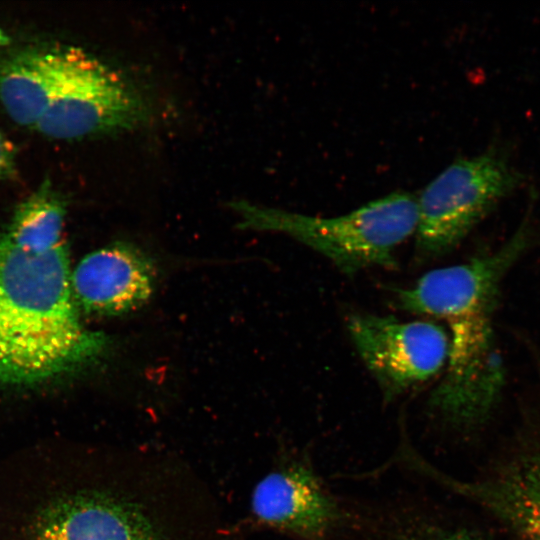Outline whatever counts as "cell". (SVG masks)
I'll return each instance as SVG.
<instances>
[{"label":"cell","mask_w":540,"mask_h":540,"mask_svg":"<svg viewBox=\"0 0 540 540\" xmlns=\"http://www.w3.org/2000/svg\"><path fill=\"white\" fill-rule=\"evenodd\" d=\"M37 464L0 540H232L206 487L167 457L81 449Z\"/></svg>","instance_id":"1"},{"label":"cell","mask_w":540,"mask_h":540,"mask_svg":"<svg viewBox=\"0 0 540 540\" xmlns=\"http://www.w3.org/2000/svg\"><path fill=\"white\" fill-rule=\"evenodd\" d=\"M64 235L0 233V383L27 386L96 363L107 337L75 301Z\"/></svg>","instance_id":"2"},{"label":"cell","mask_w":540,"mask_h":540,"mask_svg":"<svg viewBox=\"0 0 540 540\" xmlns=\"http://www.w3.org/2000/svg\"><path fill=\"white\" fill-rule=\"evenodd\" d=\"M527 240L523 224L495 252L433 269L397 290L401 309L439 319L448 327L445 373L429 399L430 408L448 424H478L496 404L503 369L495 346L493 311L501 279Z\"/></svg>","instance_id":"3"},{"label":"cell","mask_w":540,"mask_h":540,"mask_svg":"<svg viewBox=\"0 0 540 540\" xmlns=\"http://www.w3.org/2000/svg\"><path fill=\"white\" fill-rule=\"evenodd\" d=\"M232 207L245 229L286 234L353 276L369 268L392 269L397 248L413 236L417 224L416 196L395 191L347 213L313 216L239 201Z\"/></svg>","instance_id":"4"},{"label":"cell","mask_w":540,"mask_h":540,"mask_svg":"<svg viewBox=\"0 0 540 540\" xmlns=\"http://www.w3.org/2000/svg\"><path fill=\"white\" fill-rule=\"evenodd\" d=\"M49 102L36 131L73 140L125 131L149 116L139 90L121 73L72 46L41 48Z\"/></svg>","instance_id":"5"},{"label":"cell","mask_w":540,"mask_h":540,"mask_svg":"<svg viewBox=\"0 0 540 540\" xmlns=\"http://www.w3.org/2000/svg\"><path fill=\"white\" fill-rule=\"evenodd\" d=\"M520 182L496 149L451 162L416 196V258L427 261L452 251Z\"/></svg>","instance_id":"6"},{"label":"cell","mask_w":540,"mask_h":540,"mask_svg":"<svg viewBox=\"0 0 540 540\" xmlns=\"http://www.w3.org/2000/svg\"><path fill=\"white\" fill-rule=\"evenodd\" d=\"M347 330L386 400L429 381L446 366L448 334L436 322L360 313L349 317Z\"/></svg>","instance_id":"7"},{"label":"cell","mask_w":540,"mask_h":540,"mask_svg":"<svg viewBox=\"0 0 540 540\" xmlns=\"http://www.w3.org/2000/svg\"><path fill=\"white\" fill-rule=\"evenodd\" d=\"M256 519L303 540H324L336 527L340 511L316 474L302 464L268 473L251 499Z\"/></svg>","instance_id":"8"},{"label":"cell","mask_w":540,"mask_h":540,"mask_svg":"<svg viewBox=\"0 0 540 540\" xmlns=\"http://www.w3.org/2000/svg\"><path fill=\"white\" fill-rule=\"evenodd\" d=\"M71 284L80 311L120 315L150 298L155 271L140 250L115 243L85 256L71 272Z\"/></svg>","instance_id":"9"},{"label":"cell","mask_w":540,"mask_h":540,"mask_svg":"<svg viewBox=\"0 0 540 540\" xmlns=\"http://www.w3.org/2000/svg\"><path fill=\"white\" fill-rule=\"evenodd\" d=\"M473 498L526 540H540V440L489 480L462 483L439 478Z\"/></svg>","instance_id":"10"},{"label":"cell","mask_w":540,"mask_h":540,"mask_svg":"<svg viewBox=\"0 0 540 540\" xmlns=\"http://www.w3.org/2000/svg\"><path fill=\"white\" fill-rule=\"evenodd\" d=\"M49 102V80L41 48L0 56V104L20 126L35 129Z\"/></svg>","instance_id":"11"},{"label":"cell","mask_w":540,"mask_h":540,"mask_svg":"<svg viewBox=\"0 0 540 540\" xmlns=\"http://www.w3.org/2000/svg\"><path fill=\"white\" fill-rule=\"evenodd\" d=\"M16 149L14 144L0 131V182L15 175Z\"/></svg>","instance_id":"12"},{"label":"cell","mask_w":540,"mask_h":540,"mask_svg":"<svg viewBox=\"0 0 540 540\" xmlns=\"http://www.w3.org/2000/svg\"><path fill=\"white\" fill-rule=\"evenodd\" d=\"M433 540H482L478 537L468 535L466 533H451L444 536H440Z\"/></svg>","instance_id":"13"}]
</instances>
